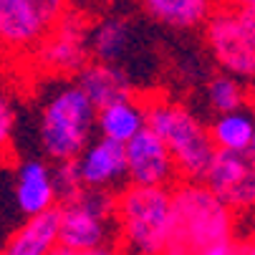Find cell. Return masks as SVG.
Wrapping results in <instances>:
<instances>
[{"mask_svg": "<svg viewBox=\"0 0 255 255\" xmlns=\"http://www.w3.org/2000/svg\"><path fill=\"white\" fill-rule=\"evenodd\" d=\"M235 210L205 179L172 187V233L164 255H235Z\"/></svg>", "mask_w": 255, "mask_h": 255, "instance_id": "obj_1", "label": "cell"}, {"mask_svg": "<svg viewBox=\"0 0 255 255\" xmlns=\"http://www.w3.org/2000/svg\"><path fill=\"white\" fill-rule=\"evenodd\" d=\"M172 233V187L124 185L117 192V245L124 255H164Z\"/></svg>", "mask_w": 255, "mask_h": 255, "instance_id": "obj_2", "label": "cell"}, {"mask_svg": "<svg viewBox=\"0 0 255 255\" xmlns=\"http://www.w3.org/2000/svg\"><path fill=\"white\" fill-rule=\"evenodd\" d=\"M99 106L89 99L79 81L63 84L53 91L38 114V141L46 159L68 162L76 159L96 131Z\"/></svg>", "mask_w": 255, "mask_h": 255, "instance_id": "obj_3", "label": "cell"}, {"mask_svg": "<svg viewBox=\"0 0 255 255\" xmlns=\"http://www.w3.org/2000/svg\"><path fill=\"white\" fill-rule=\"evenodd\" d=\"M147 112H149V127L167 141L177 162L179 177L202 179L217 152L210 127L200 122V117L187 104L174 101L169 96H149Z\"/></svg>", "mask_w": 255, "mask_h": 255, "instance_id": "obj_4", "label": "cell"}, {"mask_svg": "<svg viewBox=\"0 0 255 255\" xmlns=\"http://www.w3.org/2000/svg\"><path fill=\"white\" fill-rule=\"evenodd\" d=\"M61 245L71 250H94L117 245V192L89 190L58 202Z\"/></svg>", "mask_w": 255, "mask_h": 255, "instance_id": "obj_5", "label": "cell"}, {"mask_svg": "<svg viewBox=\"0 0 255 255\" xmlns=\"http://www.w3.org/2000/svg\"><path fill=\"white\" fill-rule=\"evenodd\" d=\"M66 13L68 0H0V48L35 51Z\"/></svg>", "mask_w": 255, "mask_h": 255, "instance_id": "obj_6", "label": "cell"}, {"mask_svg": "<svg viewBox=\"0 0 255 255\" xmlns=\"http://www.w3.org/2000/svg\"><path fill=\"white\" fill-rule=\"evenodd\" d=\"M202 28L207 51L217 68L243 81H255V43L243 30L235 8L228 5L215 10Z\"/></svg>", "mask_w": 255, "mask_h": 255, "instance_id": "obj_7", "label": "cell"}, {"mask_svg": "<svg viewBox=\"0 0 255 255\" xmlns=\"http://www.w3.org/2000/svg\"><path fill=\"white\" fill-rule=\"evenodd\" d=\"M202 179L235 212L255 210V157L250 152L217 149Z\"/></svg>", "mask_w": 255, "mask_h": 255, "instance_id": "obj_8", "label": "cell"}, {"mask_svg": "<svg viewBox=\"0 0 255 255\" xmlns=\"http://www.w3.org/2000/svg\"><path fill=\"white\" fill-rule=\"evenodd\" d=\"M81 187L119 192L129 185V164H127V144L96 136L86 144V149L74 159Z\"/></svg>", "mask_w": 255, "mask_h": 255, "instance_id": "obj_9", "label": "cell"}, {"mask_svg": "<svg viewBox=\"0 0 255 255\" xmlns=\"http://www.w3.org/2000/svg\"><path fill=\"white\" fill-rule=\"evenodd\" d=\"M127 164H129V182H134V185L174 187L179 177L177 162L167 141L152 127L141 129L134 139L127 141Z\"/></svg>", "mask_w": 255, "mask_h": 255, "instance_id": "obj_10", "label": "cell"}, {"mask_svg": "<svg viewBox=\"0 0 255 255\" xmlns=\"http://www.w3.org/2000/svg\"><path fill=\"white\" fill-rule=\"evenodd\" d=\"M89 38L86 25L79 15H68L35 46V58L46 71L53 74H79L89 63Z\"/></svg>", "mask_w": 255, "mask_h": 255, "instance_id": "obj_11", "label": "cell"}, {"mask_svg": "<svg viewBox=\"0 0 255 255\" xmlns=\"http://www.w3.org/2000/svg\"><path fill=\"white\" fill-rule=\"evenodd\" d=\"M15 202L25 217L56 210L61 202L56 169L43 159H23L15 169Z\"/></svg>", "mask_w": 255, "mask_h": 255, "instance_id": "obj_12", "label": "cell"}, {"mask_svg": "<svg viewBox=\"0 0 255 255\" xmlns=\"http://www.w3.org/2000/svg\"><path fill=\"white\" fill-rule=\"evenodd\" d=\"M61 245V220L58 207L30 215L23 220V225L10 233L0 255H51Z\"/></svg>", "mask_w": 255, "mask_h": 255, "instance_id": "obj_13", "label": "cell"}, {"mask_svg": "<svg viewBox=\"0 0 255 255\" xmlns=\"http://www.w3.org/2000/svg\"><path fill=\"white\" fill-rule=\"evenodd\" d=\"M149 127V112H147V99L139 96H124L106 106H99L96 114V131L106 139H114L127 144L134 139L141 129Z\"/></svg>", "mask_w": 255, "mask_h": 255, "instance_id": "obj_14", "label": "cell"}, {"mask_svg": "<svg viewBox=\"0 0 255 255\" xmlns=\"http://www.w3.org/2000/svg\"><path fill=\"white\" fill-rule=\"evenodd\" d=\"M76 81L81 84V89L89 94V99L96 106H106L117 99L131 96V81L127 76V71L119 63H106V61H89L81 71Z\"/></svg>", "mask_w": 255, "mask_h": 255, "instance_id": "obj_15", "label": "cell"}, {"mask_svg": "<svg viewBox=\"0 0 255 255\" xmlns=\"http://www.w3.org/2000/svg\"><path fill=\"white\" fill-rule=\"evenodd\" d=\"M141 8L152 20L177 30L202 28L215 13L212 0H141Z\"/></svg>", "mask_w": 255, "mask_h": 255, "instance_id": "obj_16", "label": "cell"}, {"mask_svg": "<svg viewBox=\"0 0 255 255\" xmlns=\"http://www.w3.org/2000/svg\"><path fill=\"white\" fill-rule=\"evenodd\" d=\"M134 46V28L127 18H104L91 28L89 35V48L96 61L106 63H122L124 56Z\"/></svg>", "mask_w": 255, "mask_h": 255, "instance_id": "obj_17", "label": "cell"}, {"mask_svg": "<svg viewBox=\"0 0 255 255\" xmlns=\"http://www.w3.org/2000/svg\"><path fill=\"white\" fill-rule=\"evenodd\" d=\"M210 134L217 149L250 152L253 134H255V114L248 106L235 109V112H225V114H215L210 124Z\"/></svg>", "mask_w": 255, "mask_h": 255, "instance_id": "obj_18", "label": "cell"}, {"mask_svg": "<svg viewBox=\"0 0 255 255\" xmlns=\"http://www.w3.org/2000/svg\"><path fill=\"white\" fill-rule=\"evenodd\" d=\"M207 104L215 114H225V112H235V109L248 106V91H245V81L228 74V71H220L207 81L205 89Z\"/></svg>", "mask_w": 255, "mask_h": 255, "instance_id": "obj_19", "label": "cell"}, {"mask_svg": "<svg viewBox=\"0 0 255 255\" xmlns=\"http://www.w3.org/2000/svg\"><path fill=\"white\" fill-rule=\"evenodd\" d=\"M15 104H13V96L0 86V154H3L10 141H13V131H15Z\"/></svg>", "mask_w": 255, "mask_h": 255, "instance_id": "obj_20", "label": "cell"}, {"mask_svg": "<svg viewBox=\"0 0 255 255\" xmlns=\"http://www.w3.org/2000/svg\"><path fill=\"white\" fill-rule=\"evenodd\" d=\"M53 169H56V182H58L61 200L81 190V179H79V172H76V162H74V159H68V162H56Z\"/></svg>", "mask_w": 255, "mask_h": 255, "instance_id": "obj_21", "label": "cell"}, {"mask_svg": "<svg viewBox=\"0 0 255 255\" xmlns=\"http://www.w3.org/2000/svg\"><path fill=\"white\" fill-rule=\"evenodd\" d=\"M51 255H124V253L119 245H106V248H94V250H71V248L58 245Z\"/></svg>", "mask_w": 255, "mask_h": 255, "instance_id": "obj_22", "label": "cell"}, {"mask_svg": "<svg viewBox=\"0 0 255 255\" xmlns=\"http://www.w3.org/2000/svg\"><path fill=\"white\" fill-rule=\"evenodd\" d=\"M238 13V20L243 25V30L248 33V38L255 43V5H248V8H235Z\"/></svg>", "mask_w": 255, "mask_h": 255, "instance_id": "obj_23", "label": "cell"}, {"mask_svg": "<svg viewBox=\"0 0 255 255\" xmlns=\"http://www.w3.org/2000/svg\"><path fill=\"white\" fill-rule=\"evenodd\" d=\"M238 255H255V233L243 243H238Z\"/></svg>", "mask_w": 255, "mask_h": 255, "instance_id": "obj_24", "label": "cell"}, {"mask_svg": "<svg viewBox=\"0 0 255 255\" xmlns=\"http://www.w3.org/2000/svg\"><path fill=\"white\" fill-rule=\"evenodd\" d=\"M230 8H248V5H255V0H225Z\"/></svg>", "mask_w": 255, "mask_h": 255, "instance_id": "obj_25", "label": "cell"}, {"mask_svg": "<svg viewBox=\"0 0 255 255\" xmlns=\"http://www.w3.org/2000/svg\"><path fill=\"white\" fill-rule=\"evenodd\" d=\"M250 154L255 157V134H253V144H250Z\"/></svg>", "mask_w": 255, "mask_h": 255, "instance_id": "obj_26", "label": "cell"}, {"mask_svg": "<svg viewBox=\"0 0 255 255\" xmlns=\"http://www.w3.org/2000/svg\"><path fill=\"white\" fill-rule=\"evenodd\" d=\"M235 255H238V253H235Z\"/></svg>", "mask_w": 255, "mask_h": 255, "instance_id": "obj_27", "label": "cell"}]
</instances>
